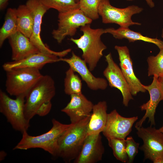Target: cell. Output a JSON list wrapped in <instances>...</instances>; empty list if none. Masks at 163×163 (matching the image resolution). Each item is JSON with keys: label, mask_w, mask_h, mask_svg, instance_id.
Segmentation results:
<instances>
[{"label": "cell", "mask_w": 163, "mask_h": 163, "mask_svg": "<svg viewBox=\"0 0 163 163\" xmlns=\"http://www.w3.org/2000/svg\"><path fill=\"white\" fill-rule=\"evenodd\" d=\"M56 94L55 82L49 75H43L30 91L25 98L24 111L30 122L35 115L45 116L50 111L51 100Z\"/></svg>", "instance_id": "cell-1"}, {"label": "cell", "mask_w": 163, "mask_h": 163, "mask_svg": "<svg viewBox=\"0 0 163 163\" xmlns=\"http://www.w3.org/2000/svg\"><path fill=\"white\" fill-rule=\"evenodd\" d=\"M90 116L75 123H71L70 126L59 138L55 157L61 158L66 162L77 157L87 136Z\"/></svg>", "instance_id": "cell-2"}, {"label": "cell", "mask_w": 163, "mask_h": 163, "mask_svg": "<svg viewBox=\"0 0 163 163\" xmlns=\"http://www.w3.org/2000/svg\"><path fill=\"white\" fill-rule=\"evenodd\" d=\"M80 30L83 34L79 38H71L70 40L82 50V59L88 65L89 70L93 71L107 48L101 39L102 35L105 33V29H93L90 24H87L81 27Z\"/></svg>", "instance_id": "cell-3"}, {"label": "cell", "mask_w": 163, "mask_h": 163, "mask_svg": "<svg viewBox=\"0 0 163 163\" xmlns=\"http://www.w3.org/2000/svg\"><path fill=\"white\" fill-rule=\"evenodd\" d=\"M52 126L51 129L41 135L33 136L29 135L27 131L23 132L21 139L13 149L27 150L40 148L55 157L59 138L70 126L71 123L63 124L54 119L52 120Z\"/></svg>", "instance_id": "cell-4"}, {"label": "cell", "mask_w": 163, "mask_h": 163, "mask_svg": "<svg viewBox=\"0 0 163 163\" xmlns=\"http://www.w3.org/2000/svg\"><path fill=\"white\" fill-rule=\"evenodd\" d=\"M40 70L33 68L14 69L6 72V90L16 97L26 96L43 75Z\"/></svg>", "instance_id": "cell-5"}, {"label": "cell", "mask_w": 163, "mask_h": 163, "mask_svg": "<svg viewBox=\"0 0 163 163\" xmlns=\"http://www.w3.org/2000/svg\"><path fill=\"white\" fill-rule=\"evenodd\" d=\"M11 98L2 90H0V112L15 130L22 133L27 131L30 122L26 118L24 111L25 98Z\"/></svg>", "instance_id": "cell-6"}, {"label": "cell", "mask_w": 163, "mask_h": 163, "mask_svg": "<svg viewBox=\"0 0 163 163\" xmlns=\"http://www.w3.org/2000/svg\"><path fill=\"white\" fill-rule=\"evenodd\" d=\"M143 10L135 5L124 8H117L112 5L109 0H101L98 12L103 23H115L121 27H129L134 25H141L140 23L133 21L131 17L134 14L140 13Z\"/></svg>", "instance_id": "cell-7"}, {"label": "cell", "mask_w": 163, "mask_h": 163, "mask_svg": "<svg viewBox=\"0 0 163 163\" xmlns=\"http://www.w3.org/2000/svg\"><path fill=\"white\" fill-rule=\"evenodd\" d=\"M92 21L85 16L79 8L59 13L58 28L53 30V37L58 43H61L67 36H74L78 28L90 24Z\"/></svg>", "instance_id": "cell-8"}, {"label": "cell", "mask_w": 163, "mask_h": 163, "mask_svg": "<svg viewBox=\"0 0 163 163\" xmlns=\"http://www.w3.org/2000/svg\"><path fill=\"white\" fill-rule=\"evenodd\" d=\"M31 11L33 18V26L30 41L40 52L55 55L60 58L67 55L71 51L68 49L56 52L52 50L43 42L40 36L43 17L49 9L39 0H28L25 4Z\"/></svg>", "instance_id": "cell-9"}, {"label": "cell", "mask_w": 163, "mask_h": 163, "mask_svg": "<svg viewBox=\"0 0 163 163\" xmlns=\"http://www.w3.org/2000/svg\"><path fill=\"white\" fill-rule=\"evenodd\" d=\"M138 136L143 141L140 149L144 153V159L153 163L163 157V133L152 126L145 128L135 127Z\"/></svg>", "instance_id": "cell-10"}, {"label": "cell", "mask_w": 163, "mask_h": 163, "mask_svg": "<svg viewBox=\"0 0 163 163\" xmlns=\"http://www.w3.org/2000/svg\"><path fill=\"white\" fill-rule=\"evenodd\" d=\"M105 57L107 66L103 71V75L111 87L117 88L121 92L123 104L127 107L129 101L133 99L128 84L120 68L114 61L111 53Z\"/></svg>", "instance_id": "cell-11"}, {"label": "cell", "mask_w": 163, "mask_h": 163, "mask_svg": "<svg viewBox=\"0 0 163 163\" xmlns=\"http://www.w3.org/2000/svg\"><path fill=\"white\" fill-rule=\"evenodd\" d=\"M138 117H126L120 115L116 109L108 114L105 128L102 133L107 139L112 138L125 139L131 132Z\"/></svg>", "instance_id": "cell-12"}, {"label": "cell", "mask_w": 163, "mask_h": 163, "mask_svg": "<svg viewBox=\"0 0 163 163\" xmlns=\"http://www.w3.org/2000/svg\"><path fill=\"white\" fill-rule=\"evenodd\" d=\"M60 61L67 63L75 72L78 73L88 87L93 90L105 89L108 82L105 78L96 77L91 72L85 61L72 52L71 56L69 58H60Z\"/></svg>", "instance_id": "cell-13"}, {"label": "cell", "mask_w": 163, "mask_h": 163, "mask_svg": "<svg viewBox=\"0 0 163 163\" xmlns=\"http://www.w3.org/2000/svg\"><path fill=\"white\" fill-rule=\"evenodd\" d=\"M114 48L118 54L120 68L128 84L132 95L136 96L139 92H146L143 85L134 73L133 62L128 48L126 46L116 45Z\"/></svg>", "instance_id": "cell-14"}, {"label": "cell", "mask_w": 163, "mask_h": 163, "mask_svg": "<svg viewBox=\"0 0 163 163\" xmlns=\"http://www.w3.org/2000/svg\"><path fill=\"white\" fill-rule=\"evenodd\" d=\"M104 149L100 133L88 135L75 163H95L102 160Z\"/></svg>", "instance_id": "cell-15"}, {"label": "cell", "mask_w": 163, "mask_h": 163, "mask_svg": "<svg viewBox=\"0 0 163 163\" xmlns=\"http://www.w3.org/2000/svg\"><path fill=\"white\" fill-rule=\"evenodd\" d=\"M143 87L149 92L150 98L146 103L140 106L141 110H145V112L143 117L136 123L135 127L142 126L147 118L149 119V122L150 123L151 126L155 125V115L156 110L159 102L163 100L162 94L158 76H153L152 83L149 85H143Z\"/></svg>", "instance_id": "cell-16"}, {"label": "cell", "mask_w": 163, "mask_h": 163, "mask_svg": "<svg viewBox=\"0 0 163 163\" xmlns=\"http://www.w3.org/2000/svg\"><path fill=\"white\" fill-rule=\"evenodd\" d=\"M71 99L61 110L69 117L71 123H76L91 115L94 104L82 93L70 95Z\"/></svg>", "instance_id": "cell-17"}, {"label": "cell", "mask_w": 163, "mask_h": 163, "mask_svg": "<svg viewBox=\"0 0 163 163\" xmlns=\"http://www.w3.org/2000/svg\"><path fill=\"white\" fill-rule=\"evenodd\" d=\"M60 58L54 55L40 52L19 60L5 62L3 65L2 68L6 72L23 68L40 70L47 64L60 61Z\"/></svg>", "instance_id": "cell-18"}, {"label": "cell", "mask_w": 163, "mask_h": 163, "mask_svg": "<svg viewBox=\"0 0 163 163\" xmlns=\"http://www.w3.org/2000/svg\"><path fill=\"white\" fill-rule=\"evenodd\" d=\"M8 39L12 50L11 59L14 61L23 59L40 52L29 38L19 31Z\"/></svg>", "instance_id": "cell-19"}, {"label": "cell", "mask_w": 163, "mask_h": 163, "mask_svg": "<svg viewBox=\"0 0 163 163\" xmlns=\"http://www.w3.org/2000/svg\"><path fill=\"white\" fill-rule=\"evenodd\" d=\"M106 101H100L94 105L89 121L87 135L100 133L105 126L108 116Z\"/></svg>", "instance_id": "cell-20"}, {"label": "cell", "mask_w": 163, "mask_h": 163, "mask_svg": "<svg viewBox=\"0 0 163 163\" xmlns=\"http://www.w3.org/2000/svg\"><path fill=\"white\" fill-rule=\"evenodd\" d=\"M105 33L112 34L116 39H126L129 42H133L138 40L143 41L155 44L160 50L163 49V41L160 39L144 36L139 32L131 30L129 27H120L117 29L108 28L105 29Z\"/></svg>", "instance_id": "cell-21"}, {"label": "cell", "mask_w": 163, "mask_h": 163, "mask_svg": "<svg viewBox=\"0 0 163 163\" xmlns=\"http://www.w3.org/2000/svg\"><path fill=\"white\" fill-rule=\"evenodd\" d=\"M18 30L30 38L33 31V18L26 5H21L16 8Z\"/></svg>", "instance_id": "cell-22"}, {"label": "cell", "mask_w": 163, "mask_h": 163, "mask_svg": "<svg viewBox=\"0 0 163 163\" xmlns=\"http://www.w3.org/2000/svg\"><path fill=\"white\" fill-rule=\"evenodd\" d=\"M18 31L16 8H9L7 10L5 21L0 29V47L6 39Z\"/></svg>", "instance_id": "cell-23"}, {"label": "cell", "mask_w": 163, "mask_h": 163, "mask_svg": "<svg viewBox=\"0 0 163 163\" xmlns=\"http://www.w3.org/2000/svg\"><path fill=\"white\" fill-rule=\"evenodd\" d=\"M75 72L70 67L66 72L64 79V91L66 94L70 95L82 93V81Z\"/></svg>", "instance_id": "cell-24"}, {"label": "cell", "mask_w": 163, "mask_h": 163, "mask_svg": "<svg viewBox=\"0 0 163 163\" xmlns=\"http://www.w3.org/2000/svg\"><path fill=\"white\" fill-rule=\"evenodd\" d=\"M49 9H54L59 13L79 8V2L76 0H39Z\"/></svg>", "instance_id": "cell-25"}, {"label": "cell", "mask_w": 163, "mask_h": 163, "mask_svg": "<svg viewBox=\"0 0 163 163\" xmlns=\"http://www.w3.org/2000/svg\"><path fill=\"white\" fill-rule=\"evenodd\" d=\"M107 140L116 159L123 163H128V158L125 149V139L112 138Z\"/></svg>", "instance_id": "cell-26"}, {"label": "cell", "mask_w": 163, "mask_h": 163, "mask_svg": "<svg viewBox=\"0 0 163 163\" xmlns=\"http://www.w3.org/2000/svg\"><path fill=\"white\" fill-rule=\"evenodd\" d=\"M148 65V76L163 75V49H160L156 56H150L147 59Z\"/></svg>", "instance_id": "cell-27"}, {"label": "cell", "mask_w": 163, "mask_h": 163, "mask_svg": "<svg viewBox=\"0 0 163 163\" xmlns=\"http://www.w3.org/2000/svg\"><path fill=\"white\" fill-rule=\"evenodd\" d=\"M101 0H80L79 9L85 16L93 20L99 18V6Z\"/></svg>", "instance_id": "cell-28"}, {"label": "cell", "mask_w": 163, "mask_h": 163, "mask_svg": "<svg viewBox=\"0 0 163 163\" xmlns=\"http://www.w3.org/2000/svg\"><path fill=\"white\" fill-rule=\"evenodd\" d=\"M125 149L128 157V163H132L138 152L139 143L135 141L131 136L125 139Z\"/></svg>", "instance_id": "cell-29"}, {"label": "cell", "mask_w": 163, "mask_h": 163, "mask_svg": "<svg viewBox=\"0 0 163 163\" xmlns=\"http://www.w3.org/2000/svg\"><path fill=\"white\" fill-rule=\"evenodd\" d=\"M10 0H0V9L3 10L7 7Z\"/></svg>", "instance_id": "cell-30"}, {"label": "cell", "mask_w": 163, "mask_h": 163, "mask_svg": "<svg viewBox=\"0 0 163 163\" xmlns=\"http://www.w3.org/2000/svg\"><path fill=\"white\" fill-rule=\"evenodd\" d=\"M158 81L162 94L163 100V75L158 77Z\"/></svg>", "instance_id": "cell-31"}, {"label": "cell", "mask_w": 163, "mask_h": 163, "mask_svg": "<svg viewBox=\"0 0 163 163\" xmlns=\"http://www.w3.org/2000/svg\"><path fill=\"white\" fill-rule=\"evenodd\" d=\"M147 4L151 8L154 7L155 6L154 3L152 0H145Z\"/></svg>", "instance_id": "cell-32"}, {"label": "cell", "mask_w": 163, "mask_h": 163, "mask_svg": "<svg viewBox=\"0 0 163 163\" xmlns=\"http://www.w3.org/2000/svg\"><path fill=\"white\" fill-rule=\"evenodd\" d=\"M0 153V160L1 161L4 159L7 155L6 153L3 151H1Z\"/></svg>", "instance_id": "cell-33"}, {"label": "cell", "mask_w": 163, "mask_h": 163, "mask_svg": "<svg viewBox=\"0 0 163 163\" xmlns=\"http://www.w3.org/2000/svg\"><path fill=\"white\" fill-rule=\"evenodd\" d=\"M154 163H163V157L157 160Z\"/></svg>", "instance_id": "cell-34"}, {"label": "cell", "mask_w": 163, "mask_h": 163, "mask_svg": "<svg viewBox=\"0 0 163 163\" xmlns=\"http://www.w3.org/2000/svg\"><path fill=\"white\" fill-rule=\"evenodd\" d=\"M159 130L163 133V125L159 129Z\"/></svg>", "instance_id": "cell-35"}, {"label": "cell", "mask_w": 163, "mask_h": 163, "mask_svg": "<svg viewBox=\"0 0 163 163\" xmlns=\"http://www.w3.org/2000/svg\"><path fill=\"white\" fill-rule=\"evenodd\" d=\"M161 36L162 38L163 39V29H162V30Z\"/></svg>", "instance_id": "cell-36"}, {"label": "cell", "mask_w": 163, "mask_h": 163, "mask_svg": "<svg viewBox=\"0 0 163 163\" xmlns=\"http://www.w3.org/2000/svg\"><path fill=\"white\" fill-rule=\"evenodd\" d=\"M126 0L128 1H132L134 0Z\"/></svg>", "instance_id": "cell-37"}, {"label": "cell", "mask_w": 163, "mask_h": 163, "mask_svg": "<svg viewBox=\"0 0 163 163\" xmlns=\"http://www.w3.org/2000/svg\"><path fill=\"white\" fill-rule=\"evenodd\" d=\"M80 0H76V1L78 2H79V1Z\"/></svg>", "instance_id": "cell-38"}]
</instances>
